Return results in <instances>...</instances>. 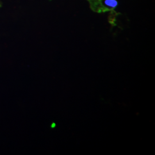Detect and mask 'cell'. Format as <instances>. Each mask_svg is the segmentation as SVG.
<instances>
[{"label": "cell", "mask_w": 155, "mask_h": 155, "mask_svg": "<svg viewBox=\"0 0 155 155\" xmlns=\"http://www.w3.org/2000/svg\"><path fill=\"white\" fill-rule=\"evenodd\" d=\"M92 11L98 13L115 12L118 5L117 0H87Z\"/></svg>", "instance_id": "6da1fadb"}]
</instances>
